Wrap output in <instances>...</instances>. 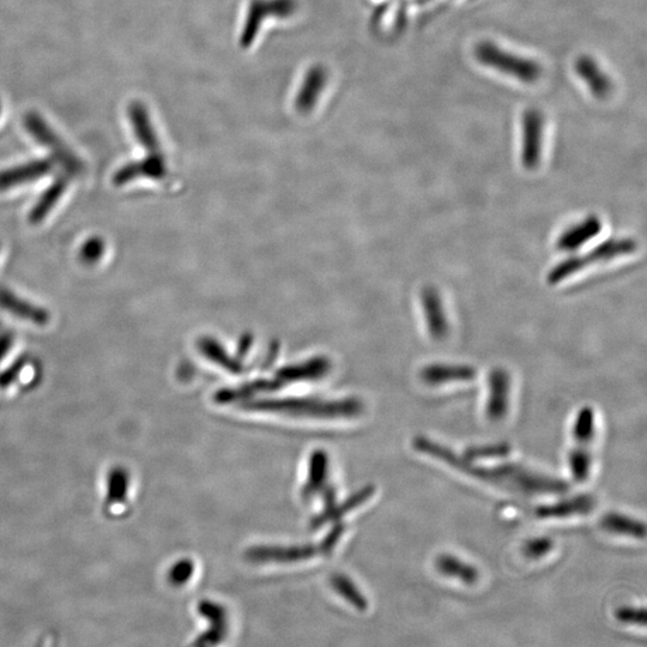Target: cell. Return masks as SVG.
Returning a JSON list of instances; mask_svg holds the SVG:
<instances>
[{
  "label": "cell",
  "mask_w": 647,
  "mask_h": 647,
  "mask_svg": "<svg viewBox=\"0 0 647 647\" xmlns=\"http://www.w3.org/2000/svg\"><path fill=\"white\" fill-rule=\"evenodd\" d=\"M421 302L429 335L434 340H444L449 335L450 325L445 313L443 300H441L438 290L434 287H426L423 289Z\"/></svg>",
  "instance_id": "obj_12"
},
{
  "label": "cell",
  "mask_w": 647,
  "mask_h": 647,
  "mask_svg": "<svg viewBox=\"0 0 647 647\" xmlns=\"http://www.w3.org/2000/svg\"><path fill=\"white\" fill-rule=\"evenodd\" d=\"M0 308L11 316L35 325L42 326L50 322V314L44 308L32 304L5 287H0Z\"/></svg>",
  "instance_id": "obj_13"
},
{
  "label": "cell",
  "mask_w": 647,
  "mask_h": 647,
  "mask_svg": "<svg viewBox=\"0 0 647 647\" xmlns=\"http://www.w3.org/2000/svg\"><path fill=\"white\" fill-rule=\"evenodd\" d=\"M615 619L622 624L646 627V609L644 607H620L615 610Z\"/></svg>",
  "instance_id": "obj_29"
},
{
  "label": "cell",
  "mask_w": 647,
  "mask_h": 647,
  "mask_svg": "<svg viewBox=\"0 0 647 647\" xmlns=\"http://www.w3.org/2000/svg\"><path fill=\"white\" fill-rule=\"evenodd\" d=\"M554 548V541L547 536L534 537L526 541L523 547V553L526 558L538 560L547 556Z\"/></svg>",
  "instance_id": "obj_28"
},
{
  "label": "cell",
  "mask_w": 647,
  "mask_h": 647,
  "mask_svg": "<svg viewBox=\"0 0 647 647\" xmlns=\"http://www.w3.org/2000/svg\"><path fill=\"white\" fill-rule=\"evenodd\" d=\"M328 477V457L323 451L313 453L310 462V473L302 495L304 498H312L314 494L320 491Z\"/></svg>",
  "instance_id": "obj_25"
},
{
  "label": "cell",
  "mask_w": 647,
  "mask_h": 647,
  "mask_svg": "<svg viewBox=\"0 0 647 647\" xmlns=\"http://www.w3.org/2000/svg\"><path fill=\"white\" fill-rule=\"evenodd\" d=\"M512 447L506 441L486 445L470 446L464 452V457L470 461H481V459L504 458L510 455Z\"/></svg>",
  "instance_id": "obj_26"
},
{
  "label": "cell",
  "mask_w": 647,
  "mask_h": 647,
  "mask_svg": "<svg viewBox=\"0 0 647 647\" xmlns=\"http://www.w3.org/2000/svg\"><path fill=\"white\" fill-rule=\"evenodd\" d=\"M476 58L488 68L503 72V74L515 77L524 83H534L542 75L541 66L535 60L516 56L492 42H481L476 47Z\"/></svg>",
  "instance_id": "obj_3"
},
{
  "label": "cell",
  "mask_w": 647,
  "mask_h": 647,
  "mask_svg": "<svg viewBox=\"0 0 647 647\" xmlns=\"http://www.w3.org/2000/svg\"><path fill=\"white\" fill-rule=\"evenodd\" d=\"M0 111H2V106H0Z\"/></svg>",
  "instance_id": "obj_34"
},
{
  "label": "cell",
  "mask_w": 647,
  "mask_h": 647,
  "mask_svg": "<svg viewBox=\"0 0 647 647\" xmlns=\"http://www.w3.org/2000/svg\"><path fill=\"white\" fill-rule=\"evenodd\" d=\"M129 116L138 142L149 150L150 155H161L160 144L157 141L153 125H151L147 108L141 102H133L129 108Z\"/></svg>",
  "instance_id": "obj_19"
},
{
  "label": "cell",
  "mask_w": 647,
  "mask_h": 647,
  "mask_svg": "<svg viewBox=\"0 0 647 647\" xmlns=\"http://www.w3.org/2000/svg\"><path fill=\"white\" fill-rule=\"evenodd\" d=\"M68 183L69 177H66V175H62V177L53 181V184L42 193L38 202L35 203L32 211H30V222L39 223L46 219L47 215L51 213L64 196L66 189H68Z\"/></svg>",
  "instance_id": "obj_24"
},
{
  "label": "cell",
  "mask_w": 647,
  "mask_h": 647,
  "mask_svg": "<svg viewBox=\"0 0 647 647\" xmlns=\"http://www.w3.org/2000/svg\"><path fill=\"white\" fill-rule=\"evenodd\" d=\"M376 491V488L373 486H367L362 488L360 492L353 495L352 498L348 499L346 503L341 505H336V495L334 489L328 488L325 491V509L323 513L313 520V528H320L325 523H328L329 520H337L342 516L346 515L347 512L356 509L360 505L366 503L368 499L372 497Z\"/></svg>",
  "instance_id": "obj_16"
},
{
  "label": "cell",
  "mask_w": 647,
  "mask_h": 647,
  "mask_svg": "<svg viewBox=\"0 0 647 647\" xmlns=\"http://www.w3.org/2000/svg\"><path fill=\"white\" fill-rule=\"evenodd\" d=\"M332 585H334L335 590L346 598V600L353 604L355 608L359 610H366L368 603L364 595L356 588L352 580L344 576H336L332 579Z\"/></svg>",
  "instance_id": "obj_27"
},
{
  "label": "cell",
  "mask_w": 647,
  "mask_h": 647,
  "mask_svg": "<svg viewBox=\"0 0 647 647\" xmlns=\"http://www.w3.org/2000/svg\"><path fill=\"white\" fill-rule=\"evenodd\" d=\"M165 173L161 155H150L148 159L129 163L114 175V184L120 186L139 177L160 178Z\"/></svg>",
  "instance_id": "obj_20"
},
{
  "label": "cell",
  "mask_w": 647,
  "mask_h": 647,
  "mask_svg": "<svg viewBox=\"0 0 647 647\" xmlns=\"http://www.w3.org/2000/svg\"><path fill=\"white\" fill-rule=\"evenodd\" d=\"M54 163L56 162L52 159H41L4 169L0 172V191L16 189L18 186L34 183L46 177L53 171Z\"/></svg>",
  "instance_id": "obj_11"
},
{
  "label": "cell",
  "mask_w": 647,
  "mask_h": 647,
  "mask_svg": "<svg viewBox=\"0 0 647 647\" xmlns=\"http://www.w3.org/2000/svg\"><path fill=\"white\" fill-rule=\"evenodd\" d=\"M636 250L637 241L634 239H608L585 255L567 258L554 266L548 274L547 281L554 286L594 263L608 262V260L630 255Z\"/></svg>",
  "instance_id": "obj_1"
},
{
  "label": "cell",
  "mask_w": 647,
  "mask_h": 647,
  "mask_svg": "<svg viewBox=\"0 0 647 647\" xmlns=\"http://www.w3.org/2000/svg\"><path fill=\"white\" fill-rule=\"evenodd\" d=\"M544 120L540 111L531 108L523 117L522 163L526 169H535L541 162Z\"/></svg>",
  "instance_id": "obj_9"
},
{
  "label": "cell",
  "mask_w": 647,
  "mask_h": 647,
  "mask_svg": "<svg viewBox=\"0 0 647 647\" xmlns=\"http://www.w3.org/2000/svg\"><path fill=\"white\" fill-rule=\"evenodd\" d=\"M413 447L417 452L438 459V461L450 465V467L461 471L465 475L503 489V481L500 479L497 468L480 467L474 461L458 455V453L452 451L449 447L441 445L432 439L421 437V435L420 437L414 438Z\"/></svg>",
  "instance_id": "obj_4"
},
{
  "label": "cell",
  "mask_w": 647,
  "mask_h": 647,
  "mask_svg": "<svg viewBox=\"0 0 647 647\" xmlns=\"http://www.w3.org/2000/svg\"><path fill=\"white\" fill-rule=\"evenodd\" d=\"M486 414L489 420L500 422L510 410L511 377L504 368H494L488 377Z\"/></svg>",
  "instance_id": "obj_10"
},
{
  "label": "cell",
  "mask_w": 647,
  "mask_h": 647,
  "mask_svg": "<svg viewBox=\"0 0 647 647\" xmlns=\"http://www.w3.org/2000/svg\"><path fill=\"white\" fill-rule=\"evenodd\" d=\"M343 534L341 525L336 526L319 547H259L247 553L249 559L256 562H295L313 558L317 554L330 553Z\"/></svg>",
  "instance_id": "obj_8"
},
{
  "label": "cell",
  "mask_w": 647,
  "mask_h": 647,
  "mask_svg": "<svg viewBox=\"0 0 647 647\" xmlns=\"http://www.w3.org/2000/svg\"><path fill=\"white\" fill-rule=\"evenodd\" d=\"M199 613L210 621L211 630L199 637L196 645L219 644L227 632V614L219 604L204 601L199 604Z\"/></svg>",
  "instance_id": "obj_21"
},
{
  "label": "cell",
  "mask_w": 647,
  "mask_h": 647,
  "mask_svg": "<svg viewBox=\"0 0 647 647\" xmlns=\"http://www.w3.org/2000/svg\"><path fill=\"white\" fill-rule=\"evenodd\" d=\"M602 231V221L600 217L596 215H591L586 217L582 223L567 229V231L561 235L556 243V247L560 251H576L579 247H582L584 244L588 243L591 239L597 237Z\"/></svg>",
  "instance_id": "obj_17"
},
{
  "label": "cell",
  "mask_w": 647,
  "mask_h": 647,
  "mask_svg": "<svg viewBox=\"0 0 647 647\" xmlns=\"http://www.w3.org/2000/svg\"><path fill=\"white\" fill-rule=\"evenodd\" d=\"M596 499L589 494L577 495L559 503L537 507L535 515L540 519H562L589 515L596 507Z\"/></svg>",
  "instance_id": "obj_14"
},
{
  "label": "cell",
  "mask_w": 647,
  "mask_h": 647,
  "mask_svg": "<svg viewBox=\"0 0 647 647\" xmlns=\"http://www.w3.org/2000/svg\"><path fill=\"white\" fill-rule=\"evenodd\" d=\"M24 125L36 142L50 150L52 160L64 169L66 177H77L84 171L80 157L48 126L39 114L28 113Z\"/></svg>",
  "instance_id": "obj_5"
},
{
  "label": "cell",
  "mask_w": 647,
  "mask_h": 647,
  "mask_svg": "<svg viewBox=\"0 0 647 647\" xmlns=\"http://www.w3.org/2000/svg\"><path fill=\"white\" fill-rule=\"evenodd\" d=\"M12 346V336L5 334L0 336V362L4 359V356L8 354Z\"/></svg>",
  "instance_id": "obj_33"
},
{
  "label": "cell",
  "mask_w": 647,
  "mask_h": 647,
  "mask_svg": "<svg viewBox=\"0 0 647 647\" xmlns=\"http://www.w3.org/2000/svg\"><path fill=\"white\" fill-rule=\"evenodd\" d=\"M435 565H437L439 573L443 574V576L457 579L465 585H475L479 582V570L455 555H440Z\"/></svg>",
  "instance_id": "obj_22"
},
{
  "label": "cell",
  "mask_w": 647,
  "mask_h": 647,
  "mask_svg": "<svg viewBox=\"0 0 647 647\" xmlns=\"http://www.w3.org/2000/svg\"><path fill=\"white\" fill-rule=\"evenodd\" d=\"M423 383L431 386L471 382L477 377L476 368L462 364L428 365L420 373Z\"/></svg>",
  "instance_id": "obj_15"
},
{
  "label": "cell",
  "mask_w": 647,
  "mask_h": 647,
  "mask_svg": "<svg viewBox=\"0 0 647 647\" xmlns=\"http://www.w3.org/2000/svg\"><path fill=\"white\" fill-rule=\"evenodd\" d=\"M192 573L193 564L190 560L180 562L172 572V580L175 584H184L191 578Z\"/></svg>",
  "instance_id": "obj_32"
},
{
  "label": "cell",
  "mask_w": 647,
  "mask_h": 647,
  "mask_svg": "<svg viewBox=\"0 0 647 647\" xmlns=\"http://www.w3.org/2000/svg\"><path fill=\"white\" fill-rule=\"evenodd\" d=\"M323 74L320 71H313V74L307 78L305 92L301 93L299 98V104L302 107L310 106L312 104L311 100L316 99L318 95L317 92H314V87L320 86V82H323Z\"/></svg>",
  "instance_id": "obj_31"
},
{
  "label": "cell",
  "mask_w": 647,
  "mask_h": 647,
  "mask_svg": "<svg viewBox=\"0 0 647 647\" xmlns=\"http://www.w3.org/2000/svg\"><path fill=\"white\" fill-rule=\"evenodd\" d=\"M250 407L256 410L275 411V413L318 417L355 416L360 414L362 410L361 403L358 401L338 403L277 401L253 403Z\"/></svg>",
  "instance_id": "obj_7"
},
{
  "label": "cell",
  "mask_w": 647,
  "mask_h": 647,
  "mask_svg": "<svg viewBox=\"0 0 647 647\" xmlns=\"http://www.w3.org/2000/svg\"><path fill=\"white\" fill-rule=\"evenodd\" d=\"M601 528L610 534L638 538V540H643L646 536V526L642 520L618 512L604 515L601 519Z\"/></svg>",
  "instance_id": "obj_23"
},
{
  "label": "cell",
  "mask_w": 647,
  "mask_h": 647,
  "mask_svg": "<svg viewBox=\"0 0 647 647\" xmlns=\"http://www.w3.org/2000/svg\"><path fill=\"white\" fill-rule=\"evenodd\" d=\"M595 411L584 407L578 411L574 422V445L570 453V468L574 480L585 482L589 479L592 467V444L595 439Z\"/></svg>",
  "instance_id": "obj_6"
},
{
  "label": "cell",
  "mask_w": 647,
  "mask_h": 647,
  "mask_svg": "<svg viewBox=\"0 0 647 647\" xmlns=\"http://www.w3.org/2000/svg\"><path fill=\"white\" fill-rule=\"evenodd\" d=\"M577 74L586 83L591 90L592 95L598 99L607 98L612 93L613 83L610 78L604 74L594 59L590 57H580L576 62Z\"/></svg>",
  "instance_id": "obj_18"
},
{
  "label": "cell",
  "mask_w": 647,
  "mask_h": 647,
  "mask_svg": "<svg viewBox=\"0 0 647 647\" xmlns=\"http://www.w3.org/2000/svg\"><path fill=\"white\" fill-rule=\"evenodd\" d=\"M105 244L99 238H92L83 244L80 255L84 263L94 264L104 256Z\"/></svg>",
  "instance_id": "obj_30"
},
{
  "label": "cell",
  "mask_w": 647,
  "mask_h": 647,
  "mask_svg": "<svg viewBox=\"0 0 647 647\" xmlns=\"http://www.w3.org/2000/svg\"><path fill=\"white\" fill-rule=\"evenodd\" d=\"M503 489L523 495L562 494L568 491V483L556 477L537 473L516 463H506L497 468Z\"/></svg>",
  "instance_id": "obj_2"
}]
</instances>
